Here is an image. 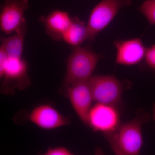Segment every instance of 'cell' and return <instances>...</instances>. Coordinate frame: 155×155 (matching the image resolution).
<instances>
[{
  "mask_svg": "<svg viewBox=\"0 0 155 155\" xmlns=\"http://www.w3.org/2000/svg\"><path fill=\"white\" fill-rule=\"evenodd\" d=\"M117 106L96 103L89 113L87 125L96 132L104 134L114 132L121 125Z\"/></svg>",
  "mask_w": 155,
  "mask_h": 155,
  "instance_id": "obj_5",
  "label": "cell"
},
{
  "mask_svg": "<svg viewBox=\"0 0 155 155\" xmlns=\"http://www.w3.org/2000/svg\"><path fill=\"white\" fill-rule=\"evenodd\" d=\"M149 119L148 114L140 111L134 119L121 123L114 132L104 135L115 154H140L143 145V125Z\"/></svg>",
  "mask_w": 155,
  "mask_h": 155,
  "instance_id": "obj_1",
  "label": "cell"
},
{
  "mask_svg": "<svg viewBox=\"0 0 155 155\" xmlns=\"http://www.w3.org/2000/svg\"><path fill=\"white\" fill-rule=\"evenodd\" d=\"M28 119L38 127L44 130H52L69 125L70 121L54 107L43 104L34 108Z\"/></svg>",
  "mask_w": 155,
  "mask_h": 155,
  "instance_id": "obj_9",
  "label": "cell"
},
{
  "mask_svg": "<svg viewBox=\"0 0 155 155\" xmlns=\"http://www.w3.org/2000/svg\"><path fill=\"white\" fill-rule=\"evenodd\" d=\"M151 25H155V0H146L138 8Z\"/></svg>",
  "mask_w": 155,
  "mask_h": 155,
  "instance_id": "obj_14",
  "label": "cell"
},
{
  "mask_svg": "<svg viewBox=\"0 0 155 155\" xmlns=\"http://www.w3.org/2000/svg\"><path fill=\"white\" fill-rule=\"evenodd\" d=\"M116 63L119 65L133 66L144 60L147 48L140 38L116 40Z\"/></svg>",
  "mask_w": 155,
  "mask_h": 155,
  "instance_id": "obj_8",
  "label": "cell"
},
{
  "mask_svg": "<svg viewBox=\"0 0 155 155\" xmlns=\"http://www.w3.org/2000/svg\"><path fill=\"white\" fill-rule=\"evenodd\" d=\"M67 96L78 118L87 125L90 110L94 101L88 81H83L67 88Z\"/></svg>",
  "mask_w": 155,
  "mask_h": 155,
  "instance_id": "obj_7",
  "label": "cell"
},
{
  "mask_svg": "<svg viewBox=\"0 0 155 155\" xmlns=\"http://www.w3.org/2000/svg\"><path fill=\"white\" fill-rule=\"evenodd\" d=\"M153 119L155 123V103L153 106Z\"/></svg>",
  "mask_w": 155,
  "mask_h": 155,
  "instance_id": "obj_17",
  "label": "cell"
},
{
  "mask_svg": "<svg viewBox=\"0 0 155 155\" xmlns=\"http://www.w3.org/2000/svg\"><path fill=\"white\" fill-rule=\"evenodd\" d=\"M72 19L67 12L61 10L53 11L46 16L39 18L46 33L56 41L63 40V36L71 25Z\"/></svg>",
  "mask_w": 155,
  "mask_h": 155,
  "instance_id": "obj_11",
  "label": "cell"
},
{
  "mask_svg": "<svg viewBox=\"0 0 155 155\" xmlns=\"http://www.w3.org/2000/svg\"><path fill=\"white\" fill-rule=\"evenodd\" d=\"M1 78H4L3 86L14 84L13 88H25L30 84L27 74V65L22 57H8L2 72L0 73Z\"/></svg>",
  "mask_w": 155,
  "mask_h": 155,
  "instance_id": "obj_10",
  "label": "cell"
},
{
  "mask_svg": "<svg viewBox=\"0 0 155 155\" xmlns=\"http://www.w3.org/2000/svg\"><path fill=\"white\" fill-rule=\"evenodd\" d=\"M144 60L148 67L155 71V44L147 48Z\"/></svg>",
  "mask_w": 155,
  "mask_h": 155,
  "instance_id": "obj_15",
  "label": "cell"
},
{
  "mask_svg": "<svg viewBox=\"0 0 155 155\" xmlns=\"http://www.w3.org/2000/svg\"><path fill=\"white\" fill-rule=\"evenodd\" d=\"M131 4L132 0H101L89 17L87 24V41L94 40L98 34L107 27L121 9L129 7Z\"/></svg>",
  "mask_w": 155,
  "mask_h": 155,
  "instance_id": "obj_3",
  "label": "cell"
},
{
  "mask_svg": "<svg viewBox=\"0 0 155 155\" xmlns=\"http://www.w3.org/2000/svg\"><path fill=\"white\" fill-rule=\"evenodd\" d=\"M73 153L65 147H55L49 148L45 153V155H72Z\"/></svg>",
  "mask_w": 155,
  "mask_h": 155,
  "instance_id": "obj_16",
  "label": "cell"
},
{
  "mask_svg": "<svg viewBox=\"0 0 155 155\" xmlns=\"http://www.w3.org/2000/svg\"><path fill=\"white\" fill-rule=\"evenodd\" d=\"M88 32L87 25L78 17L72 18V22L64 33L63 41L72 47L78 46L87 41Z\"/></svg>",
  "mask_w": 155,
  "mask_h": 155,
  "instance_id": "obj_13",
  "label": "cell"
},
{
  "mask_svg": "<svg viewBox=\"0 0 155 155\" xmlns=\"http://www.w3.org/2000/svg\"><path fill=\"white\" fill-rule=\"evenodd\" d=\"M67 59L64 83L68 87L75 84L88 81L102 56L87 47H72Z\"/></svg>",
  "mask_w": 155,
  "mask_h": 155,
  "instance_id": "obj_2",
  "label": "cell"
},
{
  "mask_svg": "<svg viewBox=\"0 0 155 155\" xmlns=\"http://www.w3.org/2000/svg\"><path fill=\"white\" fill-rule=\"evenodd\" d=\"M26 29L25 25L12 35L1 37L0 48L6 53L8 57H22Z\"/></svg>",
  "mask_w": 155,
  "mask_h": 155,
  "instance_id": "obj_12",
  "label": "cell"
},
{
  "mask_svg": "<svg viewBox=\"0 0 155 155\" xmlns=\"http://www.w3.org/2000/svg\"><path fill=\"white\" fill-rule=\"evenodd\" d=\"M28 8V0H5L0 13L1 31L11 35L26 25L24 15Z\"/></svg>",
  "mask_w": 155,
  "mask_h": 155,
  "instance_id": "obj_6",
  "label": "cell"
},
{
  "mask_svg": "<svg viewBox=\"0 0 155 155\" xmlns=\"http://www.w3.org/2000/svg\"><path fill=\"white\" fill-rule=\"evenodd\" d=\"M94 100L96 103L118 106L124 90L123 82L114 75H97L89 79Z\"/></svg>",
  "mask_w": 155,
  "mask_h": 155,
  "instance_id": "obj_4",
  "label": "cell"
}]
</instances>
